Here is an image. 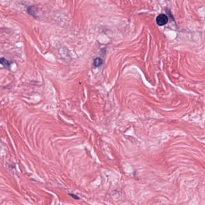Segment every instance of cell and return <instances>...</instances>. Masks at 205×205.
I'll return each mask as SVG.
<instances>
[{"label": "cell", "mask_w": 205, "mask_h": 205, "mask_svg": "<svg viewBox=\"0 0 205 205\" xmlns=\"http://www.w3.org/2000/svg\"><path fill=\"white\" fill-rule=\"evenodd\" d=\"M156 23L159 26H163V25L167 24L169 21L168 17L164 14H161L157 16L156 19Z\"/></svg>", "instance_id": "obj_1"}, {"label": "cell", "mask_w": 205, "mask_h": 205, "mask_svg": "<svg viewBox=\"0 0 205 205\" xmlns=\"http://www.w3.org/2000/svg\"><path fill=\"white\" fill-rule=\"evenodd\" d=\"M1 63L5 68H9L10 66V64H11L10 62H9V61H7V60L4 59V58H2L1 59Z\"/></svg>", "instance_id": "obj_2"}, {"label": "cell", "mask_w": 205, "mask_h": 205, "mask_svg": "<svg viewBox=\"0 0 205 205\" xmlns=\"http://www.w3.org/2000/svg\"><path fill=\"white\" fill-rule=\"evenodd\" d=\"M102 60L100 58H96L93 62L94 66L95 67H99L102 65Z\"/></svg>", "instance_id": "obj_3"}, {"label": "cell", "mask_w": 205, "mask_h": 205, "mask_svg": "<svg viewBox=\"0 0 205 205\" xmlns=\"http://www.w3.org/2000/svg\"><path fill=\"white\" fill-rule=\"evenodd\" d=\"M70 196H72V197H73L74 198H75V199H78V198H79L77 196H75L74 194H70Z\"/></svg>", "instance_id": "obj_4"}]
</instances>
